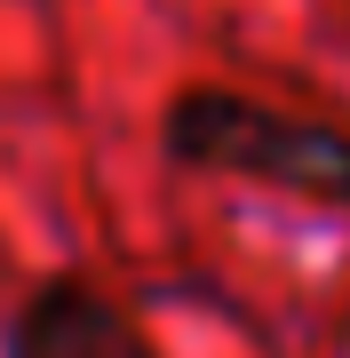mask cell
I'll return each instance as SVG.
<instances>
[{
  "mask_svg": "<svg viewBox=\"0 0 350 358\" xmlns=\"http://www.w3.org/2000/svg\"><path fill=\"white\" fill-rule=\"evenodd\" d=\"M159 152L183 176H231L311 207H350V120L271 103L231 80H183L159 112Z\"/></svg>",
  "mask_w": 350,
  "mask_h": 358,
  "instance_id": "obj_1",
  "label": "cell"
},
{
  "mask_svg": "<svg viewBox=\"0 0 350 358\" xmlns=\"http://www.w3.org/2000/svg\"><path fill=\"white\" fill-rule=\"evenodd\" d=\"M8 358H159V350L143 343L136 310L119 294H104L80 271H56L24 294L8 327Z\"/></svg>",
  "mask_w": 350,
  "mask_h": 358,
  "instance_id": "obj_2",
  "label": "cell"
}]
</instances>
